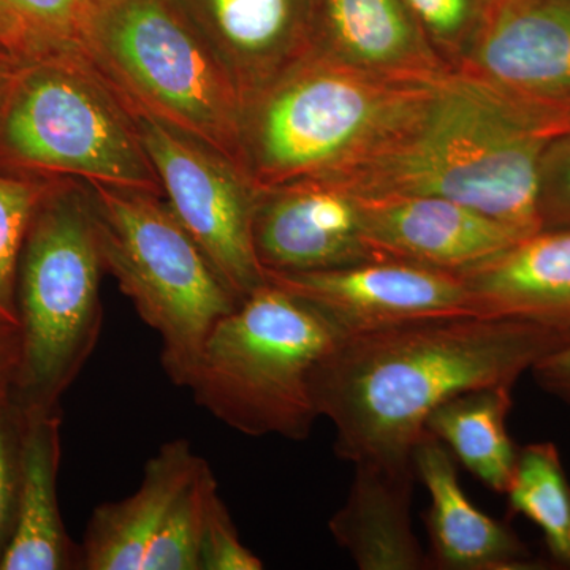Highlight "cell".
Returning <instances> with one entry per match:
<instances>
[{"label": "cell", "instance_id": "cell-15", "mask_svg": "<svg viewBox=\"0 0 570 570\" xmlns=\"http://www.w3.org/2000/svg\"><path fill=\"white\" fill-rule=\"evenodd\" d=\"M193 18L243 102L311 52L316 0H190Z\"/></svg>", "mask_w": 570, "mask_h": 570}, {"label": "cell", "instance_id": "cell-3", "mask_svg": "<svg viewBox=\"0 0 570 570\" xmlns=\"http://www.w3.org/2000/svg\"><path fill=\"white\" fill-rule=\"evenodd\" d=\"M434 81L385 80L311 51L243 102V170L257 189L346 176L414 118Z\"/></svg>", "mask_w": 570, "mask_h": 570}, {"label": "cell", "instance_id": "cell-30", "mask_svg": "<svg viewBox=\"0 0 570 570\" xmlns=\"http://www.w3.org/2000/svg\"><path fill=\"white\" fill-rule=\"evenodd\" d=\"M531 374L540 389L570 406V343L540 360Z\"/></svg>", "mask_w": 570, "mask_h": 570}, {"label": "cell", "instance_id": "cell-21", "mask_svg": "<svg viewBox=\"0 0 570 570\" xmlns=\"http://www.w3.org/2000/svg\"><path fill=\"white\" fill-rule=\"evenodd\" d=\"M512 389L499 385L460 393L434 409L425 423L472 475L502 494L519 455L508 431Z\"/></svg>", "mask_w": 570, "mask_h": 570}, {"label": "cell", "instance_id": "cell-22", "mask_svg": "<svg viewBox=\"0 0 570 570\" xmlns=\"http://www.w3.org/2000/svg\"><path fill=\"white\" fill-rule=\"evenodd\" d=\"M91 0H0V61L11 67L89 58Z\"/></svg>", "mask_w": 570, "mask_h": 570}, {"label": "cell", "instance_id": "cell-8", "mask_svg": "<svg viewBox=\"0 0 570 570\" xmlns=\"http://www.w3.org/2000/svg\"><path fill=\"white\" fill-rule=\"evenodd\" d=\"M0 168L164 197L132 110L89 58L13 67L0 104Z\"/></svg>", "mask_w": 570, "mask_h": 570}, {"label": "cell", "instance_id": "cell-26", "mask_svg": "<svg viewBox=\"0 0 570 570\" xmlns=\"http://www.w3.org/2000/svg\"><path fill=\"white\" fill-rule=\"evenodd\" d=\"M431 48L460 69L485 29L498 0H404Z\"/></svg>", "mask_w": 570, "mask_h": 570}, {"label": "cell", "instance_id": "cell-2", "mask_svg": "<svg viewBox=\"0 0 570 570\" xmlns=\"http://www.w3.org/2000/svg\"><path fill=\"white\" fill-rule=\"evenodd\" d=\"M560 134L489 82L449 70L376 156L337 179L360 197L448 198L530 236L542 230L540 160Z\"/></svg>", "mask_w": 570, "mask_h": 570}, {"label": "cell", "instance_id": "cell-33", "mask_svg": "<svg viewBox=\"0 0 570 570\" xmlns=\"http://www.w3.org/2000/svg\"><path fill=\"white\" fill-rule=\"evenodd\" d=\"M91 2H92V3H96V6H97V3L107 2V0H91Z\"/></svg>", "mask_w": 570, "mask_h": 570}, {"label": "cell", "instance_id": "cell-19", "mask_svg": "<svg viewBox=\"0 0 570 570\" xmlns=\"http://www.w3.org/2000/svg\"><path fill=\"white\" fill-rule=\"evenodd\" d=\"M348 497L328 530L362 570L431 569L428 551L412 528L414 466L354 464Z\"/></svg>", "mask_w": 570, "mask_h": 570}, {"label": "cell", "instance_id": "cell-31", "mask_svg": "<svg viewBox=\"0 0 570 570\" xmlns=\"http://www.w3.org/2000/svg\"><path fill=\"white\" fill-rule=\"evenodd\" d=\"M20 328L0 322V397L10 395L20 365Z\"/></svg>", "mask_w": 570, "mask_h": 570}, {"label": "cell", "instance_id": "cell-27", "mask_svg": "<svg viewBox=\"0 0 570 570\" xmlns=\"http://www.w3.org/2000/svg\"><path fill=\"white\" fill-rule=\"evenodd\" d=\"M24 411L10 395L0 397V560L9 547L20 493Z\"/></svg>", "mask_w": 570, "mask_h": 570}, {"label": "cell", "instance_id": "cell-13", "mask_svg": "<svg viewBox=\"0 0 570 570\" xmlns=\"http://www.w3.org/2000/svg\"><path fill=\"white\" fill-rule=\"evenodd\" d=\"M360 198L363 238L376 258L460 273L524 238L510 225L448 198Z\"/></svg>", "mask_w": 570, "mask_h": 570}, {"label": "cell", "instance_id": "cell-14", "mask_svg": "<svg viewBox=\"0 0 570 570\" xmlns=\"http://www.w3.org/2000/svg\"><path fill=\"white\" fill-rule=\"evenodd\" d=\"M311 51L393 81L430 82L450 70L404 0H316Z\"/></svg>", "mask_w": 570, "mask_h": 570}, {"label": "cell", "instance_id": "cell-11", "mask_svg": "<svg viewBox=\"0 0 570 570\" xmlns=\"http://www.w3.org/2000/svg\"><path fill=\"white\" fill-rule=\"evenodd\" d=\"M461 71L570 129V0H498Z\"/></svg>", "mask_w": 570, "mask_h": 570}, {"label": "cell", "instance_id": "cell-20", "mask_svg": "<svg viewBox=\"0 0 570 570\" xmlns=\"http://www.w3.org/2000/svg\"><path fill=\"white\" fill-rule=\"evenodd\" d=\"M202 460L187 439L164 444L130 497L94 510L80 543L81 570H141L168 509Z\"/></svg>", "mask_w": 570, "mask_h": 570}, {"label": "cell", "instance_id": "cell-7", "mask_svg": "<svg viewBox=\"0 0 570 570\" xmlns=\"http://www.w3.org/2000/svg\"><path fill=\"white\" fill-rule=\"evenodd\" d=\"M105 273L160 337V362L186 387L206 337L238 306L163 195L85 183Z\"/></svg>", "mask_w": 570, "mask_h": 570}, {"label": "cell", "instance_id": "cell-4", "mask_svg": "<svg viewBox=\"0 0 570 570\" xmlns=\"http://www.w3.org/2000/svg\"><path fill=\"white\" fill-rule=\"evenodd\" d=\"M102 257L85 184L56 178L33 214L17 275L20 365L11 397L24 412L61 409L99 344Z\"/></svg>", "mask_w": 570, "mask_h": 570}, {"label": "cell", "instance_id": "cell-18", "mask_svg": "<svg viewBox=\"0 0 570 570\" xmlns=\"http://www.w3.org/2000/svg\"><path fill=\"white\" fill-rule=\"evenodd\" d=\"M17 520L0 570H81V547L63 524L58 498L62 414L24 412Z\"/></svg>", "mask_w": 570, "mask_h": 570}, {"label": "cell", "instance_id": "cell-1", "mask_svg": "<svg viewBox=\"0 0 570 570\" xmlns=\"http://www.w3.org/2000/svg\"><path fill=\"white\" fill-rule=\"evenodd\" d=\"M569 330L513 317L422 318L340 337L313 374L318 417L352 464L414 466L426 419L469 390L513 387Z\"/></svg>", "mask_w": 570, "mask_h": 570}, {"label": "cell", "instance_id": "cell-23", "mask_svg": "<svg viewBox=\"0 0 570 570\" xmlns=\"http://www.w3.org/2000/svg\"><path fill=\"white\" fill-rule=\"evenodd\" d=\"M510 515H523L542 531L554 564L570 570V482L557 445L519 449L508 491Z\"/></svg>", "mask_w": 570, "mask_h": 570}, {"label": "cell", "instance_id": "cell-32", "mask_svg": "<svg viewBox=\"0 0 570 570\" xmlns=\"http://www.w3.org/2000/svg\"><path fill=\"white\" fill-rule=\"evenodd\" d=\"M11 70L13 67L9 63L0 61V104H2L3 92H6L7 82H9Z\"/></svg>", "mask_w": 570, "mask_h": 570}, {"label": "cell", "instance_id": "cell-16", "mask_svg": "<svg viewBox=\"0 0 570 570\" xmlns=\"http://www.w3.org/2000/svg\"><path fill=\"white\" fill-rule=\"evenodd\" d=\"M414 468L431 499L426 512L431 569L543 568L515 532L472 504L461 489L452 453L430 431H423L415 444Z\"/></svg>", "mask_w": 570, "mask_h": 570}, {"label": "cell", "instance_id": "cell-6", "mask_svg": "<svg viewBox=\"0 0 570 570\" xmlns=\"http://www.w3.org/2000/svg\"><path fill=\"white\" fill-rule=\"evenodd\" d=\"M88 56L130 108L202 142L243 170L242 94L176 0L97 3Z\"/></svg>", "mask_w": 570, "mask_h": 570}, {"label": "cell", "instance_id": "cell-12", "mask_svg": "<svg viewBox=\"0 0 570 570\" xmlns=\"http://www.w3.org/2000/svg\"><path fill=\"white\" fill-rule=\"evenodd\" d=\"M253 243L264 273L324 272L376 261L363 238L362 198L333 176L258 189Z\"/></svg>", "mask_w": 570, "mask_h": 570}, {"label": "cell", "instance_id": "cell-28", "mask_svg": "<svg viewBox=\"0 0 570 570\" xmlns=\"http://www.w3.org/2000/svg\"><path fill=\"white\" fill-rule=\"evenodd\" d=\"M539 216L543 228H570V129L553 138L540 160Z\"/></svg>", "mask_w": 570, "mask_h": 570}, {"label": "cell", "instance_id": "cell-9", "mask_svg": "<svg viewBox=\"0 0 570 570\" xmlns=\"http://www.w3.org/2000/svg\"><path fill=\"white\" fill-rule=\"evenodd\" d=\"M130 110L165 202L242 302L266 283L253 243L257 186L220 154L146 112Z\"/></svg>", "mask_w": 570, "mask_h": 570}, {"label": "cell", "instance_id": "cell-5", "mask_svg": "<svg viewBox=\"0 0 570 570\" xmlns=\"http://www.w3.org/2000/svg\"><path fill=\"white\" fill-rule=\"evenodd\" d=\"M337 340L313 306L265 283L214 326L186 389L238 433L305 441L318 419L313 374Z\"/></svg>", "mask_w": 570, "mask_h": 570}, {"label": "cell", "instance_id": "cell-10", "mask_svg": "<svg viewBox=\"0 0 570 570\" xmlns=\"http://www.w3.org/2000/svg\"><path fill=\"white\" fill-rule=\"evenodd\" d=\"M266 283L298 296L340 337L422 318L483 316L460 273L376 258L309 273H265Z\"/></svg>", "mask_w": 570, "mask_h": 570}, {"label": "cell", "instance_id": "cell-17", "mask_svg": "<svg viewBox=\"0 0 570 570\" xmlns=\"http://www.w3.org/2000/svg\"><path fill=\"white\" fill-rule=\"evenodd\" d=\"M487 317L570 332V228H543L460 272Z\"/></svg>", "mask_w": 570, "mask_h": 570}, {"label": "cell", "instance_id": "cell-29", "mask_svg": "<svg viewBox=\"0 0 570 570\" xmlns=\"http://www.w3.org/2000/svg\"><path fill=\"white\" fill-rule=\"evenodd\" d=\"M264 562L239 539L223 499H214L202 539L200 570H261Z\"/></svg>", "mask_w": 570, "mask_h": 570}, {"label": "cell", "instance_id": "cell-24", "mask_svg": "<svg viewBox=\"0 0 570 570\" xmlns=\"http://www.w3.org/2000/svg\"><path fill=\"white\" fill-rule=\"evenodd\" d=\"M219 497L212 468L202 460L146 551L141 570H200L202 539L214 499Z\"/></svg>", "mask_w": 570, "mask_h": 570}, {"label": "cell", "instance_id": "cell-25", "mask_svg": "<svg viewBox=\"0 0 570 570\" xmlns=\"http://www.w3.org/2000/svg\"><path fill=\"white\" fill-rule=\"evenodd\" d=\"M56 178L0 168V322L18 326L17 275L33 214Z\"/></svg>", "mask_w": 570, "mask_h": 570}]
</instances>
